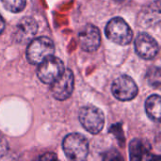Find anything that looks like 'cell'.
Listing matches in <instances>:
<instances>
[{
	"mask_svg": "<svg viewBox=\"0 0 161 161\" xmlns=\"http://www.w3.org/2000/svg\"><path fill=\"white\" fill-rule=\"evenodd\" d=\"M62 149L69 159L84 160L89 154V142L83 135L72 133L64 138L62 142Z\"/></svg>",
	"mask_w": 161,
	"mask_h": 161,
	"instance_id": "6da1fadb",
	"label": "cell"
},
{
	"mask_svg": "<svg viewBox=\"0 0 161 161\" xmlns=\"http://www.w3.org/2000/svg\"><path fill=\"white\" fill-rule=\"evenodd\" d=\"M55 52L54 42L47 37L32 39L26 49V58L32 64H40L52 57Z\"/></svg>",
	"mask_w": 161,
	"mask_h": 161,
	"instance_id": "7a4b0ae2",
	"label": "cell"
},
{
	"mask_svg": "<svg viewBox=\"0 0 161 161\" xmlns=\"http://www.w3.org/2000/svg\"><path fill=\"white\" fill-rule=\"evenodd\" d=\"M79 121L82 126L91 134H98L105 125V116L101 109L94 106H86L79 110Z\"/></svg>",
	"mask_w": 161,
	"mask_h": 161,
	"instance_id": "3957f363",
	"label": "cell"
},
{
	"mask_svg": "<svg viewBox=\"0 0 161 161\" xmlns=\"http://www.w3.org/2000/svg\"><path fill=\"white\" fill-rule=\"evenodd\" d=\"M106 35L110 41L120 45L129 44L133 38L132 29L121 17H115L108 23L106 26Z\"/></svg>",
	"mask_w": 161,
	"mask_h": 161,
	"instance_id": "277c9868",
	"label": "cell"
},
{
	"mask_svg": "<svg viewBox=\"0 0 161 161\" xmlns=\"http://www.w3.org/2000/svg\"><path fill=\"white\" fill-rule=\"evenodd\" d=\"M75 76L70 69L62 72V74L52 83L51 92L54 98L58 101L68 99L74 90Z\"/></svg>",
	"mask_w": 161,
	"mask_h": 161,
	"instance_id": "5b68a950",
	"label": "cell"
},
{
	"mask_svg": "<svg viewBox=\"0 0 161 161\" xmlns=\"http://www.w3.org/2000/svg\"><path fill=\"white\" fill-rule=\"evenodd\" d=\"M38 77L44 84H52L64 71L63 62L56 57H50L40 63Z\"/></svg>",
	"mask_w": 161,
	"mask_h": 161,
	"instance_id": "8992f818",
	"label": "cell"
},
{
	"mask_svg": "<svg viewBox=\"0 0 161 161\" xmlns=\"http://www.w3.org/2000/svg\"><path fill=\"white\" fill-rule=\"evenodd\" d=\"M111 91L114 97L120 101H130L137 96L139 92L135 81L125 75L114 80Z\"/></svg>",
	"mask_w": 161,
	"mask_h": 161,
	"instance_id": "52a82bcc",
	"label": "cell"
},
{
	"mask_svg": "<svg viewBox=\"0 0 161 161\" xmlns=\"http://www.w3.org/2000/svg\"><path fill=\"white\" fill-rule=\"evenodd\" d=\"M78 41L83 50L87 52H93L97 50L101 44L100 31L95 25H87L78 32Z\"/></svg>",
	"mask_w": 161,
	"mask_h": 161,
	"instance_id": "ba28073f",
	"label": "cell"
},
{
	"mask_svg": "<svg viewBox=\"0 0 161 161\" xmlns=\"http://www.w3.org/2000/svg\"><path fill=\"white\" fill-rule=\"evenodd\" d=\"M136 53L143 59H153L158 53L157 41L147 33H141L135 41Z\"/></svg>",
	"mask_w": 161,
	"mask_h": 161,
	"instance_id": "9c48e42d",
	"label": "cell"
},
{
	"mask_svg": "<svg viewBox=\"0 0 161 161\" xmlns=\"http://www.w3.org/2000/svg\"><path fill=\"white\" fill-rule=\"evenodd\" d=\"M38 31V24L31 17L21 19L14 30V40L16 42L25 44L29 42Z\"/></svg>",
	"mask_w": 161,
	"mask_h": 161,
	"instance_id": "30bf717a",
	"label": "cell"
},
{
	"mask_svg": "<svg viewBox=\"0 0 161 161\" xmlns=\"http://www.w3.org/2000/svg\"><path fill=\"white\" fill-rule=\"evenodd\" d=\"M150 144L142 139H136L131 142L129 146L130 158L132 160H142L151 158L150 155Z\"/></svg>",
	"mask_w": 161,
	"mask_h": 161,
	"instance_id": "8fae6325",
	"label": "cell"
},
{
	"mask_svg": "<svg viewBox=\"0 0 161 161\" xmlns=\"http://www.w3.org/2000/svg\"><path fill=\"white\" fill-rule=\"evenodd\" d=\"M160 103L159 95H151L145 102V111L150 119L156 122L160 121Z\"/></svg>",
	"mask_w": 161,
	"mask_h": 161,
	"instance_id": "7c38bea8",
	"label": "cell"
},
{
	"mask_svg": "<svg viewBox=\"0 0 161 161\" xmlns=\"http://www.w3.org/2000/svg\"><path fill=\"white\" fill-rule=\"evenodd\" d=\"M6 9L11 12H20L25 7V0H1Z\"/></svg>",
	"mask_w": 161,
	"mask_h": 161,
	"instance_id": "4fadbf2b",
	"label": "cell"
},
{
	"mask_svg": "<svg viewBox=\"0 0 161 161\" xmlns=\"http://www.w3.org/2000/svg\"><path fill=\"white\" fill-rule=\"evenodd\" d=\"M146 78L152 87L158 88L160 85V69L158 67L151 68L146 75Z\"/></svg>",
	"mask_w": 161,
	"mask_h": 161,
	"instance_id": "5bb4252c",
	"label": "cell"
},
{
	"mask_svg": "<svg viewBox=\"0 0 161 161\" xmlns=\"http://www.w3.org/2000/svg\"><path fill=\"white\" fill-rule=\"evenodd\" d=\"M8 152V141L2 134H0V158L6 156Z\"/></svg>",
	"mask_w": 161,
	"mask_h": 161,
	"instance_id": "9a60e30c",
	"label": "cell"
},
{
	"mask_svg": "<svg viewBox=\"0 0 161 161\" xmlns=\"http://www.w3.org/2000/svg\"><path fill=\"white\" fill-rule=\"evenodd\" d=\"M41 159H55L56 158V156L53 155V154H49V155H44L42 157L40 158Z\"/></svg>",
	"mask_w": 161,
	"mask_h": 161,
	"instance_id": "2e32d148",
	"label": "cell"
},
{
	"mask_svg": "<svg viewBox=\"0 0 161 161\" xmlns=\"http://www.w3.org/2000/svg\"><path fill=\"white\" fill-rule=\"evenodd\" d=\"M4 29H5V22L0 15V34L4 31Z\"/></svg>",
	"mask_w": 161,
	"mask_h": 161,
	"instance_id": "e0dca14e",
	"label": "cell"
}]
</instances>
